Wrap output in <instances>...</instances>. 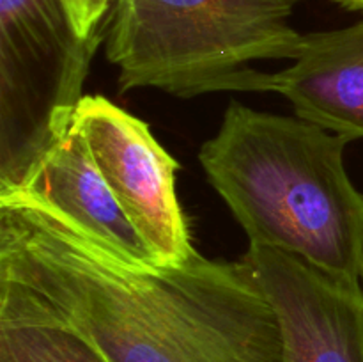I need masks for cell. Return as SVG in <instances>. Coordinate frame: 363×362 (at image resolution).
Masks as SVG:
<instances>
[{"label":"cell","mask_w":363,"mask_h":362,"mask_svg":"<svg viewBox=\"0 0 363 362\" xmlns=\"http://www.w3.org/2000/svg\"><path fill=\"white\" fill-rule=\"evenodd\" d=\"M0 362H106L77 330L55 322L0 319Z\"/></svg>","instance_id":"9"},{"label":"cell","mask_w":363,"mask_h":362,"mask_svg":"<svg viewBox=\"0 0 363 362\" xmlns=\"http://www.w3.org/2000/svg\"><path fill=\"white\" fill-rule=\"evenodd\" d=\"M266 92H279L298 117L350 141L363 138V20L303 34L289 67L268 73Z\"/></svg>","instance_id":"8"},{"label":"cell","mask_w":363,"mask_h":362,"mask_svg":"<svg viewBox=\"0 0 363 362\" xmlns=\"http://www.w3.org/2000/svg\"><path fill=\"white\" fill-rule=\"evenodd\" d=\"M0 319L66 325L106 362H286L243 259L135 265L23 201H0Z\"/></svg>","instance_id":"1"},{"label":"cell","mask_w":363,"mask_h":362,"mask_svg":"<svg viewBox=\"0 0 363 362\" xmlns=\"http://www.w3.org/2000/svg\"><path fill=\"white\" fill-rule=\"evenodd\" d=\"M350 142L298 116L230 102L199 162L250 245L363 286V194L344 165Z\"/></svg>","instance_id":"2"},{"label":"cell","mask_w":363,"mask_h":362,"mask_svg":"<svg viewBox=\"0 0 363 362\" xmlns=\"http://www.w3.org/2000/svg\"><path fill=\"white\" fill-rule=\"evenodd\" d=\"M335 2L350 11H362L363 13V0H335Z\"/></svg>","instance_id":"11"},{"label":"cell","mask_w":363,"mask_h":362,"mask_svg":"<svg viewBox=\"0 0 363 362\" xmlns=\"http://www.w3.org/2000/svg\"><path fill=\"white\" fill-rule=\"evenodd\" d=\"M99 174L160 265H179L195 252L176 192L177 160L145 121L105 96L85 94L73 117Z\"/></svg>","instance_id":"5"},{"label":"cell","mask_w":363,"mask_h":362,"mask_svg":"<svg viewBox=\"0 0 363 362\" xmlns=\"http://www.w3.org/2000/svg\"><path fill=\"white\" fill-rule=\"evenodd\" d=\"M41 206L135 265L163 266L123 212L99 174L80 131L71 124L23 190L0 197Z\"/></svg>","instance_id":"7"},{"label":"cell","mask_w":363,"mask_h":362,"mask_svg":"<svg viewBox=\"0 0 363 362\" xmlns=\"http://www.w3.org/2000/svg\"><path fill=\"white\" fill-rule=\"evenodd\" d=\"M300 0H113L106 59L119 91L160 89L176 98L266 92L257 60H294L303 34L291 23Z\"/></svg>","instance_id":"3"},{"label":"cell","mask_w":363,"mask_h":362,"mask_svg":"<svg viewBox=\"0 0 363 362\" xmlns=\"http://www.w3.org/2000/svg\"><path fill=\"white\" fill-rule=\"evenodd\" d=\"M279 318L286 362H363V286L250 245L243 256Z\"/></svg>","instance_id":"6"},{"label":"cell","mask_w":363,"mask_h":362,"mask_svg":"<svg viewBox=\"0 0 363 362\" xmlns=\"http://www.w3.org/2000/svg\"><path fill=\"white\" fill-rule=\"evenodd\" d=\"M62 2L69 11L78 34L89 38L105 32L113 0H62Z\"/></svg>","instance_id":"10"},{"label":"cell","mask_w":363,"mask_h":362,"mask_svg":"<svg viewBox=\"0 0 363 362\" xmlns=\"http://www.w3.org/2000/svg\"><path fill=\"white\" fill-rule=\"evenodd\" d=\"M106 34H78L62 0H0V197L66 138Z\"/></svg>","instance_id":"4"}]
</instances>
